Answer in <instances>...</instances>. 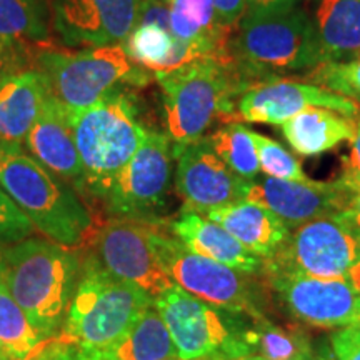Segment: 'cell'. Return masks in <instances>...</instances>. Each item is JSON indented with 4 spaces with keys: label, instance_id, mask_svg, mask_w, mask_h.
<instances>
[{
    "label": "cell",
    "instance_id": "6da1fadb",
    "mask_svg": "<svg viewBox=\"0 0 360 360\" xmlns=\"http://www.w3.org/2000/svg\"><path fill=\"white\" fill-rule=\"evenodd\" d=\"M164 98L165 124L174 143L205 137L215 120L232 117L236 97L252 84L236 60L200 58L169 72H154Z\"/></svg>",
    "mask_w": 360,
    "mask_h": 360
},
{
    "label": "cell",
    "instance_id": "7a4b0ae2",
    "mask_svg": "<svg viewBox=\"0 0 360 360\" xmlns=\"http://www.w3.org/2000/svg\"><path fill=\"white\" fill-rule=\"evenodd\" d=\"M77 270V257L52 242L30 238L4 252L0 278L44 340L67 317Z\"/></svg>",
    "mask_w": 360,
    "mask_h": 360
},
{
    "label": "cell",
    "instance_id": "3957f363",
    "mask_svg": "<svg viewBox=\"0 0 360 360\" xmlns=\"http://www.w3.org/2000/svg\"><path fill=\"white\" fill-rule=\"evenodd\" d=\"M0 187L35 229L60 245H77L92 229L79 195L20 143L0 141Z\"/></svg>",
    "mask_w": 360,
    "mask_h": 360
},
{
    "label": "cell",
    "instance_id": "277c9868",
    "mask_svg": "<svg viewBox=\"0 0 360 360\" xmlns=\"http://www.w3.org/2000/svg\"><path fill=\"white\" fill-rule=\"evenodd\" d=\"M231 40L233 60L245 79L274 77L283 72L312 70L323 62L317 29L304 11H249Z\"/></svg>",
    "mask_w": 360,
    "mask_h": 360
},
{
    "label": "cell",
    "instance_id": "5b68a950",
    "mask_svg": "<svg viewBox=\"0 0 360 360\" xmlns=\"http://www.w3.org/2000/svg\"><path fill=\"white\" fill-rule=\"evenodd\" d=\"M70 122L84 169L80 187L105 199L117 174L148 134L139 120L137 105L120 89L89 109L70 112Z\"/></svg>",
    "mask_w": 360,
    "mask_h": 360
},
{
    "label": "cell",
    "instance_id": "8992f818",
    "mask_svg": "<svg viewBox=\"0 0 360 360\" xmlns=\"http://www.w3.org/2000/svg\"><path fill=\"white\" fill-rule=\"evenodd\" d=\"M154 300L134 283L120 281L97 259L85 264L58 342L80 350L109 347L127 334Z\"/></svg>",
    "mask_w": 360,
    "mask_h": 360
},
{
    "label": "cell",
    "instance_id": "52a82bcc",
    "mask_svg": "<svg viewBox=\"0 0 360 360\" xmlns=\"http://www.w3.org/2000/svg\"><path fill=\"white\" fill-rule=\"evenodd\" d=\"M35 64L49 96L69 112L89 109L125 85H146L150 80L147 69L130 60L122 44L79 52L45 49L37 52Z\"/></svg>",
    "mask_w": 360,
    "mask_h": 360
},
{
    "label": "cell",
    "instance_id": "ba28073f",
    "mask_svg": "<svg viewBox=\"0 0 360 360\" xmlns=\"http://www.w3.org/2000/svg\"><path fill=\"white\" fill-rule=\"evenodd\" d=\"M150 240L162 269L180 289L224 312L249 319L265 317L247 274L202 257L187 249L177 237L160 231L157 224L152 225Z\"/></svg>",
    "mask_w": 360,
    "mask_h": 360
},
{
    "label": "cell",
    "instance_id": "9c48e42d",
    "mask_svg": "<svg viewBox=\"0 0 360 360\" xmlns=\"http://www.w3.org/2000/svg\"><path fill=\"white\" fill-rule=\"evenodd\" d=\"M169 328L179 360H237L249 355L244 327L229 321L220 309L170 287L154 300Z\"/></svg>",
    "mask_w": 360,
    "mask_h": 360
},
{
    "label": "cell",
    "instance_id": "30bf717a",
    "mask_svg": "<svg viewBox=\"0 0 360 360\" xmlns=\"http://www.w3.org/2000/svg\"><path fill=\"white\" fill-rule=\"evenodd\" d=\"M360 255L357 236L337 219H315L290 231L264 272H292L321 278H344Z\"/></svg>",
    "mask_w": 360,
    "mask_h": 360
},
{
    "label": "cell",
    "instance_id": "8fae6325",
    "mask_svg": "<svg viewBox=\"0 0 360 360\" xmlns=\"http://www.w3.org/2000/svg\"><path fill=\"white\" fill-rule=\"evenodd\" d=\"M172 157L169 135L148 132L139 150L112 182L105 197L110 212L120 219L154 222V212L169 193Z\"/></svg>",
    "mask_w": 360,
    "mask_h": 360
},
{
    "label": "cell",
    "instance_id": "7c38bea8",
    "mask_svg": "<svg viewBox=\"0 0 360 360\" xmlns=\"http://www.w3.org/2000/svg\"><path fill=\"white\" fill-rule=\"evenodd\" d=\"M283 309L305 326L349 327L360 317V294L347 278H321L292 272H265Z\"/></svg>",
    "mask_w": 360,
    "mask_h": 360
},
{
    "label": "cell",
    "instance_id": "4fadbf2b",
    "mask_svg": "<svg viewBox=\"0 0 360 360\" xmlns=\"http://www.w3.org/2000/svg\"><path fill=\"white\" fill-rule=\"evenodd\" d=\"M172 155L177 159L175 191L186 204L187 212L205 215L219 207L245 200V180L233 172L210 146L209 139L175 143Z\"/></svg>",
    "mask_w": 360,
    "mask_h": 360
},
{
    "label": "cell",
    "instance_id": "5bb4252c",
    "mask_svg": "<svg viewBox=\"0 0 360 360\" xmlns=\"http://www.w3.org/2000/svg\"><path fill=\"white\" fill-rule=\"evenodd\" d=\"M155 222L117 217L102 227L97 237L98 262L120 281L130 282L155 300L174 285L152 247Z\"/></svg>",
    "mask_w": 360,
    "mask_h": 360
},
{
    "label": "cell",
    "instance_id": "9a60e30c",
    "mask_svg": "<svg viewBox=\"0 0 360 360\" xmlns=\"http://www.w3.org/2000/svg\"><path fill=\"white\" fill-rule=\"evenodd\" d=\"M142 0H53V29L69 47L124 44L139 22Z\"/></svg>",
    "mask_w": 360,
    "mask_h": 360
},
{
    "label": "cell",
    "instance_id": "2e32d148",
    "mask_svg": "<svg viewBox=\"0 0 360 360\" xmlns=\"http://www.w3.org/2000/svg\"><path fill=\"white\" fill-rule=\"evenodd\" d=\"M352 191L339 179L334 182H294L272 177L254 179L247 186L245 200L277 215L289 231L315 219L332 217L345 209Z\"/></svg>",
    "mask_w": 360,
    "mask_h": 360
},
{
    "label": "cell",
    "instance_id": "e0dca14e",
    "mask_svg": "<svg viewBox=\"0 0 360 360\" xmlns=\"http://www.w3.org/2000/svg\"><path fill=\"white\" fill-rule=\"evenodd\" d=\"M307 107H323L357 119L359 102L310 82L270 79L252 85L237 102V114L252 124L282 125Z\"/></svg>",
    "mask_w": 360,
    "mask_h": 360
},
{
    "label": "cell",
    "instance_id": "ac0fdd59",
    "mask_svg": "<svg viewBox=\"0 0 360 360\" xmlns=\"http://www.w3.org/2000/svg\"><path fill=\"white\" fill-rule=\"evenodd\" d=\"M27 150L40 164L62 180L82 184L84 169L75 147L70 112L49 96L30 132L25 137Z\"/></svg>",
    "mask_w": 360,
    "mask_h": 360
},
{
    "label": "cell",
    "instance_id": "d6986e66",
    "mask_svg": "<svg viewBox=\"0 0 360 360\" xmlns=\"http://www.w3.org/2000/svg\"><path fill=\"white\" fill-rule=\"evenodd\" d=\"M172 232L187 249L215 262L227 265L242 274H254L262 270L264 260L245 249L236 237H232L222 225L195 212L184 210L174 220Z\"/></svg>",
    "mask_w": 360,
    "mask_h": 360
},
{
    "label": "cell",
    "instance_id": "ffe728a7",
    "mask_svg": "<svg viewBox=\"0 0 360 360\" xmlns=\"http://www.w3.org/2000/svg\"><path fill=\"white\" fill-rule=\"evenodd\" d=\"M204 217L214 220L236 237L245 249L262 260L274 257L290 236L287 225L262 205L242 200L210 210Z\"/></svg>",
    "mask_w": 360,
    "mask_h": 360
},
{
    "label": "cell",
    "instance_id": "44dd1931",
    "mask_svg": "<svg viewBox=\"0 0 360 360\" xmlns=\"http://www.w3.org/2000/svg\"><path fill=\"white\" fill-rule=\"evenodd\" d=\"M47 97V85L39 70L8 75L0 84V141L24 142Z\"/></svg>",
    "mask_w": 360,
    "mask_h": 360
},
{
    "label": "cell",
    "instance_id": "7402d4cb",
    "mask_svg": "<svg viewBox=\"0 0 360 360\" xmlns=\"http://www.w3.org/2000/svg\"><path fill=\"white\" fill-rule=\"evenodd\" d=\"M282 134L297 154L315 157L350 142L357 129V120L323 107H307L283 122Z\"/></svg>",
    "mask_w": 360,
    "mask_h": 360
},
{
    "label": "cell",
    "instance_id": "603a6c76",
    "mask_svg": "<svg viewBox=\"0 0 360 360\" xmlns=\"http://www.w3.org/2000/svg\"><path fill=\"white\" fill-rule=\"evenodd\" d=\"M77 350L79 360H167L177 359L169 328L155 309H148L127 334L103 349Z\"/></svg>",
    "mask_w": 360,
    "mask_h": 360
},
{
    "label": "cell",
    "instance_id": "cb8c5ba5",
    "mask_svg": "<svg viewBox=\"0 0 360 360\" xmlns=\"http://www.w3.org/2000/svg\"><path fill=\"white\" fill-rule=\"evenodd\" d=\"M315 29L323 62H342L360 53V0H321Z\"/></svg>",
    "mask_w": 360,
    "mask_h": 360
},
{
    "label": "cell",
    "instance_id": "d4e9b609",
    "mask_svg": "<svg viewBox=\"0 0 360 360\" xmlns=\"http://www.w3.org/2000/svg\"><path fill=\"white\" fill-rule=\"evenodd\" d=\"M244 342L249 355L267 360L317 359V350L302 327L278 326L267 317L250 319V326L244 327Z\"/></svg>",
    "mask_w": 360,
    "mask_h": 360
},
{
    "label": "cell",
    "instance_id": "484cf974",
    "mask_svg": "<svg viewBox=\"0 0 360 360\" xmlns=\"http://www.w3.org/2000/svg\"><path fill=\"white\" fill-rule=\"evenodd\" d=\"M44 342L0 278V354L7 360H27Z\"/></svg>",
    "mask_w": 360,
    "mask_h": 360
},
{
    "label": "cell",
    "instance_id": "4316f807",
    "mask_svg": "<svg viewBox=\"0 0 360 360\" xmlns=\"http://www.w3.org/2000/svg\"><path fill=\"white\" fill-rule=\"evenodd\" d=\"M207 139H209L215 154L238 177L245 180H254L259 177V157L257 150H255V143L252 141L250 129L238 122H231L219 127Z\"/></svg>",
    "mask_w": 360,
    "mask_h": 360
},
{
    "label": "cell",
    "instance_id": "83f0119b",
    "mask_svg": "<svg viewBox=\"0 0 360 360\" xmlns=\"http://www.w3.org/2000/svg\"><path fill=\"white\" fill-rule=\"evenodd\" d=\"M44 12L39 0H0V42L25 45L45 39Z\"/></svg>",
    "mask_w": 360,
    "mask_h": 360
},
{
    "label": "cell",
    "instance_id": "f1b7e54d",
    "mask_svg": "<svg viewBox=\"0 0 360 360\" xmlns=\"http://www.w3.org/2000/svg\"><path fill=\"white\" fill-rule=\"evenodd\" d=\"M174 35L154 24H139L122 44L134 64L160 72L172 52Z\"/></svg>",
    "mask_w": 360,
    "mask_h": 360
},
{
    "label": "cell",
    "instance_id": "f546056e",
    "mask_svg": "<svg viewBox=\"0 0 360 360\" xmlns=\"http://www.w3.org/2000/svg\"><path fill=\"white\" fill-rule=\"evenodd\" d=\"M252 141L255 143V150L259 157V167L265 177L294 180V182H309V177L304 174L300 160L290 154L282 143L274 139L250 130Z\"/></svg>",
    "mask_w": 360,
    "mask_h": 360
},
{
    "label": "cell",
    "instance_id": "4dcf8cb0",
    "mask_svg": "<svg viewBox=\"0 0 360 360\" xmlns=\"http://www.w3.org/2000/svg\"><path fill=\"white\" fill-rule=\"evenodd\" d=\"M309 80L355 102L360 101V53L349 60L322 62L310 70Z\"/></svg>",
    "mask_w": 360,
    "mask_h": 360
},
{
    "label": "cell",
    "instance_id": "1f68e13d",
    "mask_svg": "<svg viewBox=\"0 0 360 360\" xmlns=\"http://www.w3.org/2000/svg\"><path fill=\"white\" fill-rule=\"evenodd\" d=\"M32 232L34 224L0 187V244H19Z\"/></svg>",
    "mask_w": 360,
    "mask_h": 360
},
{
    "label": "cell",
    "instance_id": "d6a6232c",
    "mask_svg": "<svg viewBox=\"0 0 360 360\" xmlns=\"http://www.w3.org/2000/svg\"><path fill=\"white\" fill-rule=\"evenodd\" d=\"M328 344L335 360H360V330L354 326L337 328Z\"/></svg>",
    "mask_w": 360,
    "mask_h": 360
},
{
    "label": "cell",
    "instance_id": "836d02e7",
    "mask_svg": "<svg viewBox=\"0 0 360 360\" xmlns=\"http://www.w3.org/2000/svg\"><path fill=\"white\" fill-rule=\"evenodd\" d=\"M339 182L349 191L360 188V120L357 119V129H355L354 139L350 141L349 155L342 157V172Z\"/></svg>",
    "mask_w": 360,
    "mask_h": 360
},
{
    "label": "cell",
    "instance_id": "e575fe53",
    "mask_svg": "<svg viewBox=\"0 0 360 360\" xmlns=\"http://www.w3.org/2000/svg\"><path fill=\"white\" fill-rule=\"evenodd\" d=\"M139 24H154L170 32V8L167 0H142Z\"/></svg>",
    "mask_w": 360,
    "mask_h": 360
},
{
    "label": "cell",
    "instance_id": "d590c367",
    "mask_svg": "<svg viewBox=\"0 0 360 360\" xmlns=\"http://www.w3.org/2000/svg\"><path fill=\"white\" fill-rule=\"evenodd\" d=\"M210 2H212L220 25L231 30L237 29L247 12V0H210Z\"/></svg>",
    "mask_w": 360,
    "mask_h": 360
},
{
    "label": "cell",
    "instance_id": "8d00e7d4",
    "mask_svg": "<svg viewBox=\"0 0 360 360\" xmlns=\"http://www.w3.org/2000/svg\"><path fill=\"white\" fill-rule=\"evenodd\" d=\"M20 70L24 69H22L19 45H8L0 42V84H2L8 75L17 74V72Z\"/></svg>",
    "mask_w": 360,
    "mask_h": 360
},
{
    "label": "cell",
    "instance_id": "74e56055",
    "mask_svg": "<svg viewBox=\"0 0 360 360\" xmlns=\"http://www.w3.org/2000/svg\"><path fill=\"white\" fill-rule=\"evenodd\" d=\"M42 345L37 349V352H34L27 360H79L77 350L72 345L62 344L58 340L49 344L47 347H42Z\"/></svg>",
    "mask_w": 360,
    "mask_h": 360
},
{
    "label": "cell",
    "instance_id": "f35d334b",
    "mask_svg": "<svg viewBox=\"0 0 360 360\" xmlns=\"http://www.w3.org/2000/svg\"><path fill=\"white\" fill-rule=\"evenodd\" d=\"M337 219L344 225H347L360 240V188L352 192L345 209L340 214H337Z\"/></svg>",
    "mask_w": 360,
    "mask_h": 360
},
{
    "label": "cell",
    "instance_id": "ab89813d",
    "mask_svg": "<svg viewBox=\"0 0 360 360\" xmlns=\"http://www.w3.org/2000/svg\"><path fill=\"white\" fill-rule=\"evenodd\" d=\"M299 0H247L249 11H285L295 7Z\"/></svg>",
    "mask_w": 360,
    "mask_h": 360
},
{
    "label": "cell",
    "instance_id": "60d3db41",
    "mask_svg": "<svg viewBox=\"0 0 360 360\" xmlns=\"http://www.w3.org/2000/svg\"><path fill=\"white\" fill-rule=\"evenodd\" d=\"M345 278H347L350 285H352L354 289L360 294V255H359V259L354 262L352 267L349 269V272H347V276H345Z\"/></svg>",
    "mask_w": 360,
    "mask_h": 360
},
{
    "label": "cell",
    "instance_id": "b9f144b4",
    "mask_svg": "<svg viewBox=\"0 0 360 360\" xmlns=\"http://www.w3.org/2000/svg\"><path fill=\"white\" fill-rule=\"evenodd\" d=\"M315 360H335L330 344H322V347L317 350V359Z\"/></svg>",
    "mask_w": 360,
    "mask_h": 360
},
{
    "label": "cell",
    "instance_id": "7bdbcfd3",
    "mask_svg": "<svg viewBox=\"0 0 360 360\" xmlns=\"http://www.w3.org/2000/svg\"><path fill=\"white\" fill-rule=\"evenodd\" d=\"M237 360H267V359L257 357V355H247V357H242V359H237Z\"/></svg>",
    "mask_w": 360,
    "mask_h": 360
},
{
    "label": "cell",
    "instance_id": "ee69618b",
    "mask_svg": "<svg viewBox=\"0 0 360 360\" xmlns=\"http://www.w3.org/2000/svg\"><path fill=\"white\" fill-rule=\"evenodd\" d=\"M2 265H4V252L0 250V274H2Z\"/></svg>",
    "mask_w": 360,
    "mask_h": 360
},
{
    "label": "cell",
    "instance_id": "f6af8a7d",
    "mask_svg": "<svg viewBox=\"0 0 360 360\" xmlns=\"http://www.w3.org/2000/svg\"><path fill=\"white\" fill-rule=\"evenodd\" d=\"M352 326H354L355 328H359V330H360V317L357 319V321H355V322L352 323Z\"/></svg>",
    "mask_w": 360,
    "mask_h": 360
},
{
    "label": "cell",
    "instance_id": "bcb514c9",
    "mask_svg": "<svg viewBox=\"0 0 360 360\" xmlns=\"http://www.w3.org/2000/svg\"><path fill=\"white\" fill-rule=\"evenodd\" d=\"M0 360H7V359H6V357H4V355H2V354H0Z\"/></svg>",
    "mask_w": 360,
    "mask_h": 360
},
{
    "label": "cell",
    "instance_id": "7dc6e473",
    "mask_svg": "<svg viewBox=\"0 0 360 360\" xmlns=\"http://www.w3.org/2000/svg\"><path fill=\"white\" fill-rule=\"evenodd\" d=\"M167 360H179V359H167Z\"/></svg>",
    "mask_w": 360,
    "mask_h": 360
},
{
    "label": "cell",
    "instance_id": "c3c4849f",
    "mask_svg": "<svg viewBox=\"0 0 360 360\" xmlns=\"http://www.w3.org/2000/svg\"><path fill=\"white\" fill-rule=\"evenodd\" d=\"M357 119H359V120H360V114H359V117H357Z\"/></svg>",
    "mask_w": 360,
    "mask_h": 360
}]
</instances>
